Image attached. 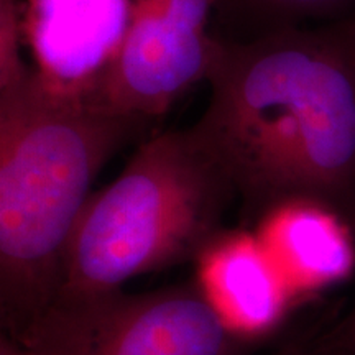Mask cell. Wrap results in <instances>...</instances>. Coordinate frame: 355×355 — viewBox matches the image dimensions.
Instances as JSON below:
<instances>
[{
	"instance_id": "6da1fadb",
	"label": "cell",
	"mask_w": 355,
	"mask_h": 355,
	"mask_svg": "<svg viewBox=\"0 0 355 355\" xmlns=\"http://www.w3.org/2000/svg\"><path fill=\"white\" fill-rule=\"evenodd\" d=\"M207 83L209 104L191 128L248 219L306 199L337 212L355 234V42L347 21L217 37Z\"/></svg>"
},
{
	"instance_id": "7a4b0ae2",
	"label": "cell",
	"mask_w": 355,
	"mask_h": 355,
	"mask_svg": "<svg viewBox=\"0 0 355 355\" xmlns=\"http://www.w3.org/2000/svg\"><path fill=\"white\" fill-rule=\"evenodd\" d=\"M153 123L56 94L35 69L0 89L2 334L17 340L55 301L92 183Z\"/></svg>"
},
{
	"instance_id": "3957f363",
	"label": "cell",
	"mask_w": 355,
	"mask_h": 355,
	"mask_svg": "<svg viewBox=\"0 0 355 355\" xmlns=\"http://www.w3.org/2000/svg\"><path fill=\"white\" fill-rule=\"evenodd\" d=\"M235 198L193 128L153 133L112 183L89 196L66 247L56 298L121 290L145 273L194 261L224 229Z\"/></svg>"
},
{
	"instance_id": "277c9868",
	"label": "cell",
	"mask_w": 355,
	"mask_h": 355,
	"mask_svg": "<svg viewBox=\"0 0 355 355\" xmlns=\"http://www.w3.org/2000/svg\"><path fill=\"white\" fill-rule=\"evenodd\" d=\"M15 340V339H13ZM26 355H250L196 283L56 298L15 340Z\"/></svg>"
},
{
	"instance_id": "5b68a950",
	"label": "cell",
	"mask_w": 355,
	"mask_h": 355,
	"mask_svg": "<svg viewBox=\"0 0 355 355\" xmlns=\"http://www.w3.org/2000/svg\"><path fill=\"white\" fill-rule=\"evenodd\" d=\"M214 12L216 0H130L121 51L84 101L157 122L184 91L207 81Z\"/></svg>"
},
{
	"instance_id": "8992f818",
	"label": "cell",
	"mask_w": 355,
	"mask_h": 355,
	"mask_svg": "<svg viewBox=\"0 0 355 355\" xmlns=\"http://www.w3.org/2000/svg\"><path fill=\"white\" fill-rule=\"evenodd\" d=\"M130 0H21L33 69L56 94L86 99L121 51Z\"/></svg>"
},
{
	"instance_id": "52a82bcc",
	"label": "cell",
	"mask_w": 355,
	"mask_h": 355,
	"mask_svg": "<svg viewBox=\"0 0 355 355\" xmlns=\"http://www.w3.org/2000/svg\"><path fill=\"white\" fill-rule=\"evenodd\" d=\"M193 263L204 298L247 343L259 345L273 336L296 303L254 230L224 227Z\"/></svg>"
},
{
	"instance_id": "ba28073f",
	"label": "cell",
	"mask_w": 355,
	"mask_h": 355,
	"mask_svg": "<svg viewBox=\"0 0 355 355\" xmlns=\"http://www.w3.org/2000/svg\"><path fill=\"white\" fill-rule=\"evenodd\" d=\"M254 232L298 301L326 290L355 268V234L329 207L306 199L275 204Z\"/></svg>"
},
{
	"instance_id": "9c48e42d",
	"label": "cell",
	"mask_w": 355,
	"mask_h": 355,
	"mask_svg": "<svg viewBox=\"0 0 355 355\" xmlns=\"http://www.w3.org/2000/svg\"><path fill=\"white\" fill-rule=\"evenodd\" d=\"M214 15L225 30L220 38L247 40L288 26L350 19L355 0H216Z\"/></svg>"
},
{
	"instance_id": "30bf717a",
	"label": "cell",
	"mask_w": 355,
	"mask_h": 355,
	"mask_svg": "<svg viewBox=\"0 0 355 355\" xmlns=\"http://www.w3.org/2000/svg\"><path fill=\"white\" fill-rule=\"evenodd\" d=\"M21 0H0V89L13 86L33 71L24 58Z\"/></svg>"
},
{
	"instance_id": "8fae6325",
	"label": "cell",
	"mask_w": 355,
	"mask_h": 355,
	"mask_svg": "<svg viewBox=\"0 0 355 355\" xmlns=\"http://www.w3.org/2000/svg\"><path fill=\"white\" fill-rule=\"evenodd\" d=\"M319 343L334 355H355V303L334 329L319 337Z\"/></svg>"
},
{
	"instance_id": "7c38bea8",
	"label": "cell",
	"mask_w": 355,
	"mask_h": 355,
	"mask_svg": "<svg viewBox=\"0 0 355 355\" xmlns=\"http://www.w3.org/2000/svg\"><path fill=\"white\" fill-rule=\"evenodd\" d=\"M273 355H334L331 354L324 345L318 340L313 343H303V340H291L278 349Z\"/></svg>"
},
{
	"instance_id": "4fadbf2b",
	"label": "cell",
	"mask_w": 355,
	"mask_h": 355,
	"mask_svg": "<svg viewBox=\"0 0 355 355\" xmlns=\"http://www.w3.org/2000/svg\"><path fill=\"white\" fill-rule=\"evenodd\" d=\"M0 355H26V352L12 337L2 334L0 337Z\"/></svg>"
},
{
	"instance_id": "5bb4252c",
	"label": "cell",
	"mask_w": 355,
	"mask_h": 355,
	"mask_svg": "<svg viewBox=\"0 0 355 355\" xmlns=\"http://www.w3.org/2000/svg\"><path fill=\"white\" fill-rule=\"evenodd\" d=\"M345 21L349 24V28H350V32H352V37H354V42H355V15L350 17V19H345Z\"/></svg>"
}]
</instances>
